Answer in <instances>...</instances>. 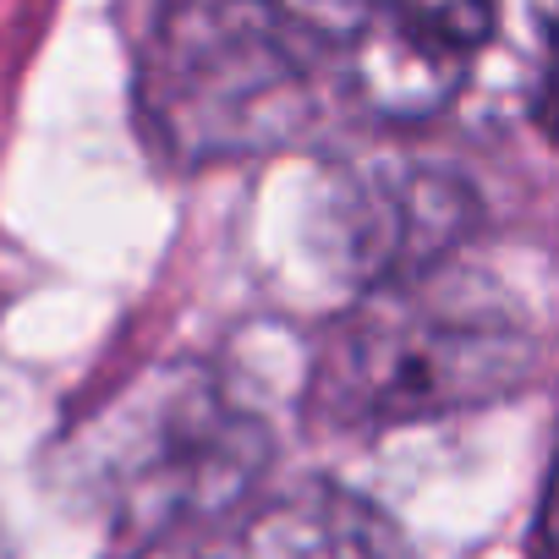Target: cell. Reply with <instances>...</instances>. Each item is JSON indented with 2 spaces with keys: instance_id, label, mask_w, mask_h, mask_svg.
Wrapping results in <instances>:
<instances>
[{
  "instance_id": "obj_1",
  "label": "cell",
  "mask_w": 559,
  "mask_h": 559,
  "mask_svg": "<svg viewBox=\"0 0 559 559\" xmlns=\"http://www.w3.org/2000/svg\"><path fill=\"white\" fill-rule=\"evenodd\" d=\"M341 105L308 12L286 0H154L138 127L159 165L219 170L302 148Z\"/></svg>"
},
{
  "instance_id": "obj_2",
  "label": "cell",
  "mask_w": 559,
  "mask_h": 559,
  "mask_svg": "<svg viewBox=\"0 0 559 559\" xmlns=\"http://www.w3.org/2000/svg\"><path fill=\"white\" fill-rule=\"evenodd\" d=\"M537 373V330L488 274L439 263L362 292L324 341L308 412L335 433H379L510 401Z\"/></svg>"
},
{
  "instance_id": "obj_3",
  "label": "cell",
  "mask_w": 559,
  "mask_h": 559,
  "mask_svg": "<svg viewBox=\"0 0 559 559\" xmlns=\"http://www.w3.org/2000/svg\"><path fill=\"white\" fill-rule=\"evenodd\" d=\"M78 477L143 548L258 488L263 423L203 362H165L132 379L78 439Z\"/></svg>"
},
{
  "instance_id": "obj_4",
  "label": "cell",
  "mask_w": 559,
  "mask_h": 559,
  "mask_svg": "<svg viewBox=\"0 0 559 559\" xmlns=\"http://www.w3.org/2000/svg\"><path fill=\"white\" fill-rule=\"evenodd\" d=\"M341 105L379 127L444 116L493 39V0H313Z\"/></svg>"
},
{
  "instance_id": "obj_5",
  "label": "cell",
  "mask_w": 559,
  "mask_h": 559,
  "mask_svg": "<svg viewBox=\"0 0 559 559\" xmlns=\"http://www.w3.org/2000/svg\"><path fill=\"white\" fill-rule=\"evenodd\" d=\"M483 219L477 187L433 159L384 148L324 170L313 203L319 252L352 292H379L455 263Z\"/></svg>"
},
{
  "instance_id": "obj_6",
  "label": "cell",
  "mask_w": 559,
  "mask_h": 559,
  "mask_svg": "<svg viewBox=\"0 0 559 559\" xmlns=\"http://www.w3.org/2000/svg\"><path fill=\"white\" fill-rule=\"evenodd\" d=\"M132 559H412L384 510L335 483L247 488L241 499L198 515Z\"/></svg>"
}]
</instances>
